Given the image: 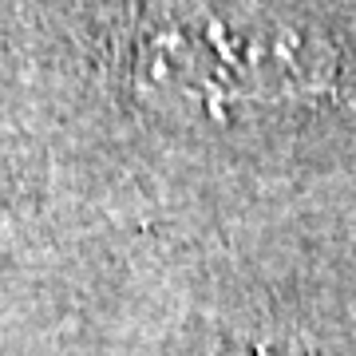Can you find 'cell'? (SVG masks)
<instances>
[{
	"instance_id": "6da1fadb",
	"label": "cell",
	"mask_w": 356,
	"mask_h": 356,
	"mask_svg": "<svg viewBox=\"0 0 356 356\" xmlns=\"http://www.w3.org/2000/svg\"><path fill=\"white\" fill-rule=\"evenodd\" d=\"M261 356H285V353H261Z\"/></svg>"
}]
</instances>
